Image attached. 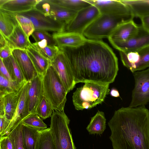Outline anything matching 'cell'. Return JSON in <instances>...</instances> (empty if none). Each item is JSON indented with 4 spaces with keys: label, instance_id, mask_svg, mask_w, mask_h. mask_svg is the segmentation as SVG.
<instances>
[{
    "label": "cell",
    "instance_id": "cell-1",
    "mask_svg": "<svg viewBox=\"0 0 149 149\" xmlns=\"http://www.w3.org/2000/svg\"><path fill=\"white\" fill-rule=\"evenodd\" d=\"M58 47L69 61L76 84L88 82L110 84L115 81L119 70L118 59L102 41L86 38L78 47Z\"/></svg>",
    "mask_w": 149,
    "mask_h": 149
},
{
    "label": "cell",
    "instance_id": "cell-2",
    "mask_svg": "<svg viewBox=\"0 0 149 149\" xmlns=\"http://www.w3.org/2000/svg\"><path fill=\"white\" fill-rule=\"evenodd\" d=\"M108 124L113 149H149V111L145 106L121 107Z\"/></svg>",
    "mask_w": 149,
    "mask_h": 149
},
{
    "label": "cell",
    "instance_id": "cell-3",
    "mask_svg": "<svg viewBox=\"0 0 149 149\" xmlns=\"http://www.w3.org/2000/svg\"><path fill=\"white\" fill-rule=\"evenodd\" d=\"M109 84L86 82L73 93L72 101L77 110L89 109L102 104L109 93Z\"/></svg>",
    "mask_w": 149,
    "mask_h": 149
},
{
    "label": "cell",
    "instance_id": "cell-4",
    "mask_svg": "<svg viewBox=\"0 0 149 149\" xmlns=\"http://www.w3.org/2000/svg\"><path fill=\"white\" fill-rule=\"evenodd\" d=\"M43 96L54 111H64L68 93L51 64L42 78Z\"/></svg>",
    "mask_w": 149,
    "mask_h": 149
},
{
    "label": "cell",
    "instance_id": "cell-5",
    "mask_svg": "<svg viewBox=\"0 0 149 149\" xmlns=\"http://www.w3.org/2000/svg\"><path fill=\"white\" fill-rule=\"evenodd\" d=\"M70 120L64 112L54 111L51 117L50 127L55 149H76L69 126Z\"/></svg>",
    "mask_w": 149,
    "mask_h": 149
},
{
    "label": "cell",
    "instance_id": "cell-6",
    "mask_svg": "<svg viewBox=\"0 0 149 149\" xmlns=\"http://www.w3.org/2000/svg\"><path fill=\"white\" fill-rule=\"evenodd\" d=\"M125 22L101 14L86 28L83 35L86 38L92 40L108 38L117 26Z\"/></svg>",
    "mask_w": 149,
    "mask_h": 149
},
{
    "label": "cell",
    "instance_id": "cell-7",
    "mask_svg": "<svg viewBox=\"0 0 149 149\" xmlns=\"http://www.w3.org/2000/svg\"><path fill=\"white\" fill-rule=\"evenodd\" d=\"M96 7L100 13L124 22L134 17L130 9L121 0H86Z\"/></svg>",
    "mask_w": 149,
    "mask_h": 149
},
{
    "label": "cell",
    "instance_id": "cell-8",
    "mask_svg": "<svg viewBox=\"0 0 149 149\" xmlns=\"http://www.w3.org/2000/svg\"><path fill=\"white\" fill-rule=\"evenodd\" d=\"M29 19L35 30L59 32L65 31L66 23L46 15L36 8L26 12L16 14Z\"/></svg>",
    "mask_w": 149,
    "mask_h": 149
},
{
    "label": "cell",
    "instance_id": "cell-9",
    "mask_svg": "<svg viewBox=\"0 0 149 149\" xmlns=\"http://www.w3.org/2000/svg\"><path fill=\"white\" fill-rule=\"evenodd\" d=\"M135 85L129 107L145 106L149 102V68L133 73Z\"/></svg>",
    "mask_w": 149,
    "mask_h": 149
},
{
    "label": "cell",
    "instance_id": "cell-10",
    "mask_svg": "<svg viewBox=\"0 0 149 149\" xmlns=\"http://www.w3.org/2000/svg\"><path fill=\"white\" fill-rule=\"evenodd\" d=\"M100 14L98 8L91 4L78 11L74 18L66 24L64 31L83 35L86 28Z\"/></svg>",
    "mask_w": 149,
    "mask_h": 149
},
{
    "label": "cell",
    "instance_id": "cell-11",
    "mask_svg": "<svg viewBox=\"0 0 149 149\" xmlns=\"http://www.w3.org/2000/svg\"><path fill=\"white\" fill-rule=\"evenodd\" d=\"M119 52L123 65L133 73L149 67V46L136 51Z\"/></svg>",
    "mask_w": 149,
    "mask_h": 149
},
{
    "label": "cell",
    "instance_id": "cell-12",
    "mask_svg": "<svg viewBox=\"0 0 149 149\" xmlns=\"http://www.w3.org/2000/svg\"><path fill=\"white\" fill-rule=\"evenodd\" d=\"M51 65L57 73L67 93L74 88V78L69 61L64 53L60 51Z\"/></svg>",
    "mask_w": 149,
    "mask_h": 149
},
{
    "label": "cell",
    "instance_id": "cell-13",
    "mask_svg": "<svg viewBox=\"0 0 149 149\" xmlns=\"http://www.w3.org/2000/svg\"><path fill=\"white\" fill-rule=\"evenodd\" d=\"M35 8L46 15L64 22L66 24L74 18L77 12L60 6L54 0H40Z\"/></svg>",
    "mask_w": 149,
    "mask_h": 149
},
{
    "label": "cell",
    "instance_id": "cell-14",
    "mask_svg": "<svg viewBox=\"0 0 149 149\" xmlns=\"http://www.w3.org/2000/svg\"><path fill=\"white\" fill-rule=\"evenodd\" d=\"M112 46L119 51H138L149 46V32L139 26L138 32L129 39L123 41H109Z\"/></svg>",
    "mask_w": 149,
    "mask_h": 149
},
{
    "label": "cell",
    "instance_id": "cell-15",
    "mask_svg": "<svg viewBox=\"0 0 149 149\" xmlns=\"http://www.w3.org/2000/svg\"><path fill=\"white\" fill-rule=\"evenodd\" d=\"M28 82H27L20 90L19 100L16 110L2 136L7 135L13 129L30 114L28 108Z\"/></svg>",
    "mask_w": 149,
    "mask_h": 149
},
{
    "label": "cell",
    "instance_id": "cell-16",
    "mask_svg": "<svg viewBox=\"0 0 149 149\" xmlns=\"http://www.w3.org/2000/svg\"><path fill=\"white\" fill-rule=\"evenodd\" d=\"M42 78V75L38 74L28 82V100L30 114L36 113L43 96Z\"/></svg>",
    "mask_w": 149,
    "mask_h": 149
},
{
    "label": "cell",
    "instance_id": "cell-17",
    "mask_svg": "<svg viewBox=\"0 0 149 149\" xmlns=\"http://www.w3.org/2000/svg\"><path fill=\"white\" fill-rule=\"evenodd\" d=\"M13 55L18 64L27 82L30 81L38 74L26 50L15 49Z\"/></svg>",
    "mask_w": 149,
    "mask_h": 149
},
{
    "label": "cell",
    "instance_id": "cell-18",
    "mask_svg": "<svg viewBox=\"0 0 149 149\" xmlns=\"http://www.w3.org/2000/svg\"><path fill=\"white\" fill-rule=\"evenodd\" d=\"M139 29L133 20L123 22L117 26L108 39L109 41H125L135 35Z\"/></svg>",
    "mask_w": 149,
    "mask_h": 149
},
{
    "label": "cell",
    "instance_id": "cell-19",
    "mask_svg": "<svg viewBox=\"0 0 149 149\" xmlns=\"http://www.w3.org/2000/svg\"><path fill=\"white\" fill-rule=\"evenodd\" d=\"M58 47H79L85 42L86 38L83 35L63 31L54 33L52 34Z\"/></svg>",
    "mask_w": 149,
    "mask_h": 149
},
{
    "label": "cell",
    "instance_id": "cell-20",
    "mask_svg": "<svg viewBox=\"0 0 149 149\" xmlns=\"http://www.w3.org/2000/svg\"><path fill=\"white\" fill-rule=\"evenodd\" d=\"M40 0H0V9L16 14L36 7Z\"/></svg>",
    "mask_w": 149,
    "mask_h": 149
},
{
    "label": "cell",
    "instance_id": "cell-21",
    "mask_svg": "<svg viewBox=\"0 0 149 149\" xmlns=\"http://www.w3.org/2000/svg\"><path fill=\"white\" fill-rule=\"evenodd\" d=\"M6 39L8 45L14 50H26L32 43L29 37L23 31L19 24L15 28L12 33Z\"/></svg>",
    "mask_w": 149,
    "mask_h": 149
},
{
    "label": "cell",
    "instance_id": "cell-22",
    "mask_svg": "<svg viewBox=\"0 0 149 149\" xmlns=\"http://www.w3.org/2000/svg\"><path fill=\"white\" fill-rule=\"evenodd\" d=\"M32 44L26 50L38 74L43 76L51 64V62L35 49Z\"/></svg>",
    "mask_w": 149,
    "mask_h": 149
},
{
    "label": "cell",
    "instance_id": "cell-23",
    "mask_svg": "<svg viewBox=\"0 0 149 149\" xmlns=\"http://www.w3.org/2000/svg\"><path fill=\"white\" fill-rule=\"evenodd\" d=\"M19 25L14 14L0 9V33L9 37Z\"/></svg>",
    "mask_w": 149,
    "mask_h": 149
},
{
    "label": "cell",
    "instance_id": "cell-24",
    "mask_svg": "<svg viewBox=\"0 0 149 149\" xmlns=\"http://www.w3.org/2000/svg\"><path fill=\"white\" fill-rule=\"evenodd\" d=\"M2 59L13 81L22 85H24L27 82L18 64L13 55Z\"/></svg>",
    "mask_w": 149,
    "mask_h": 149
},
{
    "label": "cell",
    "instance_id": "cell-25",
    "mask_svg": "<svg viewBox=\"0 0 149 149\" xmlns=\"http://www.w3.org/2000/svg\"><path fill=\"white\" fill-rule=\"evenodd\" d=\"M106 119L104 113L98 111L91 118L86 129L90 134H102L106 127Z\"/></svg>",
    "mask_w": 149,
    "mask_h": 149
},
{
    "label": "cell",
    "instance_id": "cell-26",
    "mask_svg": "<svg viewBox=\"0 0 149 149\" xmlns=\"http://www.w3.org/2000/svg\"><path fill=\"white\" fill-rule=\"evenodd\" d=\"M34 149H55L52 132L50 127L38 130Z\"/></svg>",
    "mask_w": 149,
    "mask_h": 149
},
{
    "label": "cell",
    "instance_id": "cell-27",
    "mask_svg": "<svg viewBox=\"0 0 149 149\" xmlns=\"http://www.w3.org/2000/svg\"><path fill=\"white\" fill-rule=\"evenodd\" d=\"M19 91L18 93H9L3 97H2L3 99L4 116L7 120L10 121L14 115L18 104L20 95Z\"/></svg>",
    "mask_w": 149,
    "mask_h": 149
},
{
    "label": "cell",
    "instance_id": "cell-28",
    "mask_svg": "<svg viewBox=\"0 0 149 149\" xmlns=\"http://www.w3.org/2000/svg\"><path fill=\"white\" fill-rule=\"evenodd\" d=\"M131 10L135 17L139 18L149 15V0H121Z\"/></svg>",
    "mask_w": 149,
    "mask_h": 149
},
{
    "label": "cell",
    "instance_id": "cell-29",
    "mask_svg": "<svg viewBox=\"0 0 149 149\" xmlns=\"http://www.w3.org/2000/svg\"><path fill=\"white\" fill-rule=\"evenodd\" d=\"M24 149H34L37 134L39 130L22 124Z\"/></svg>",
    "mask_w": 149,
    "mask_h": 149
},
{
    "label": "cell",
    "instance_id": "cell-30",
    "mask_svg": "<svg viewBox=\"0 0 149 149\" xmlns=\"http://www.w3.org/2000/svg\"><path fill=\"white\" fill-rule=\"evenodd\" d=\"M24 85L9 80L0 75V97L9 93L18 92Z\"/></svg>",
    "mask_w": 149,
    "mask_h": 149
},
{
    "label": "cell",
    "instance_id": "cell-31",
    "mask_svg": "<svg viewBox=\"0 0 149 149\" xmlns=\"http://www.w3.org/2000/svg\"><path fill=\"white\" fill-rule=\"evenodd\" d=\"M7 135L11 141L13 149H24L21 122L13 129Z\"/></svg>",
    "mask_w": 149,
    "mask_h": 149
},
{
    "label": "cell",
    "instance_id": "cell-32",
    "mask_svg": "<svg viewBox=\"0 0 149 149\" xmlns=\"http://www.w3.org/2000/svg\"><path fill=\"white\" fill-rule=\"evenodd\" d=\"M60 6L77 12L91 6L86 0H54Z\"/></svg>",
    "mask_w": 149,
    "mask_h": 149
},
{
    "label": "cell",
    "instance_id": "cell-33",
    "mask_svg": "<svg viewBox=\"0 0 149 149\" xmlns=\"http://www.w3.org/2000/svg\"><path fill=\"white\" fill-rule=\"evenodd\" d=\"M36 113H31L21 121L23 125L39 130L47 128V125Z\"/></svg>",
    "mask_w": 149,
    "mask_h": 149
},
{
    "label": "cell",
    "instance_id": "cell-34",
    "mask_svg": "<svg viewBox=\"0 0 149 149\" xmlns=\"http://www.w3.org/2000/svg\"><path fill=\"white\" fill-rule=\"evenodd\" d=\"M54 111L49 102L43 96L38 104L36 113L43 119L52 116Z\"/></svg>",
    "mask_w": 149,
    "mask_h": 149
},
{
    "label": "cell",
    "instance_id": "cell-35",
    "mask_svg": "<svg viewBox=\"0 0 149 149\" xmlns=\"http://www.w3.org/2000/svg\"><path fill=\"white\" fill-rule=\"evenodd\" d=\"M33 47L51 62L53 61L58 54L60 49L57 46L47 45L40 48L32 43Z\"/></svg>",
    "mask_w": 149,
    "mask_h": 149
},
{
    "label": "cell",
    "instance_id": "cell-36",
    "mask_svg": "<svg viewBox=\"0 0 149 149\" xmlns=\"http://www.w3.org/2000/svg\"><path fill=\"white\" fill-rule=\"evenodd\" d=\"M14 14L23 31L28 37H29L35 30L32 22L29 19L25 17L20 15Z\"/></svg>",
    "mask_w": 149,
    "mask_h": 149
},
{
    "label": "cell",
    "instance_id": "cell-37",
    "mask_svg": "<svg viewBox=\"0 0 149 149\" xmlns=\"http://www.w3.org/2000/svg\"><path fill=\"white\" fill-rule=\"evenodd\" d=\"M31 36L36 42L43 40H46L48 45L57 46L56 42L52 35L48 32L35 30Z\"/></svg>",
    "mask_w": 149,
    "mask_h": 149
},
{
    "label": "cell",
    "instance_id": "cell-38",
    "mask_svg": "<svg viewBox=\"0 0 149 149\" xmlns=\"http://www.w3.org/2000/svg\"><path fill=\"white\" fill-rule=\"evenodd\" d=\"M0 149H13L11 141L8 135L0 137Z\"/></svg>",
    "mask_w": 149,
    "mask_h": 149
},
{
    "label": "cell",
    "instance_id": "cell-39",
    "mask_svg": "<svg viewBox=\"0 0 149 149\" xmlns=\"http://www.w3.org/2000/svg\"><path fill=\"white\" fill-rule=\"evenodd\" d=\"M14 49L8 45L0 48V58L4 59L13 55Z\"/></svg>",
    "mask_w": 149,
    "mask_h": 149
},
{
    "label": "cell",
    "instance_id": "cell-40",
    "mask_svg": "<svg viewBox=\"0 0 149 149\" xmlns=\"http://www.w3.org/2000/svg\"><path fill=\"white\" fill-rule=\"evenodd\" d=\"M0 137H1L8 126L10 121L7 120L4 116H0Z\"/></svg>",
    "mask_w": 149,
    "mask_h": 149
},
{
    "label": "cell",
    "instance_id": "cell-41",
    "mask_svg": "<svg viewBox=\"0 0 149 149\" xmlns=\"http://www.w3.org/2000/svg\"><path fill=\"white\" fill-rule=\"evenodd\" d=\"M0 75L2 76L9 80L13 81L7 69L3 63V59L1 58H0Z\"/></svg>",
    "mask_w": 149,
    "mask_h": 149
},
{
    "label": "cell",
    "instance_id": "cell-42",
    "mask_svg": "<svg viewBox=\"0 0 149 149\" xmlns=\"http://www.w3.org/2000/svg\"><path fill=\"white\" fill-rule=\"evenodd\" d=\"M141 22V26L146 31L149 32V15L142 16L140 18Z\"/></svg>",
    "mask_w": 149,
    "mask_h": 149
},
{
    "label": "cell",
    "instance_id": "cell-43",
    "mask_svg": "<svg viewBox=\"0 0 149 149\" xmlns=\"http://www.w3.org/2000/svg\"><path fill=\"white\" fill-rule=\"evenodd\" d=\"M0 33V48H1L8 45V43L6 38L2 34Z\"/></svg>",
    "mask_w": 149,
    "mask_h": 149
},
{
    "label": "cell",
    "instance_id": "cell-44",
    "mask_svg": "<svg viewBox=\"0 0 149 149\" xmlns=\"http://www.w3.org/2000/svg\"><path fill=\"white\" fill-rule=\"evenodd\" d=\"M109 93L112 97H120L118 91L116 88H112L109 92Z\"/></svg>",
    "mask_w": 149,
    "mask_h": 149
}]
</instances>
